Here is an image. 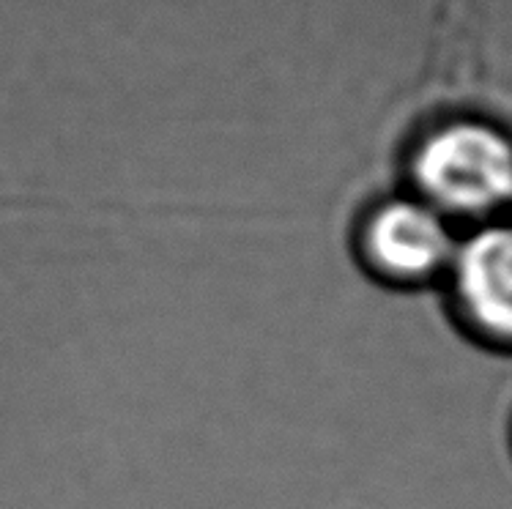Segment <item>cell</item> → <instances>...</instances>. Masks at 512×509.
I'll return each instance as SVG.
<instances>
[{"instance_id":"7a4b0ae2","label":"cell","mask_w":512,"mask_h":509,"mask_svg":"<svg viewBox=\"0 0 512 509\" xmlns=\"http://www.w3.org/2000/svg\"><path fill=\"white\" fill-rule=\"evenodd\" d=\"M367 255L378 269L400 277L428 274L450 252V236L436 214L414 203H395L367 225Z\"/></svg>"},{"instance_id":"6da1fadb","label":"cell","mask_w":512,"mask_h":509,"mask_svg":"<svg viewBox=\"0 0 512 509\" xmlns=\"http://www.w3.org/2000/svg\"><path fill=\"white\" fill-rule=\"evenodd\" d=\"M419 184L444 206L482 211L512 195V148L482 126H452L425 143Z\"/></svg>"},{"instance_id":"3957f363","label":"cell","mask_w":512,"mask_h":509,"mask_svg":"<svg viewBox=\"0 0 512 509\" xmlns=\"http://www.w3.org/2000/svg\"><path fill=\"white\" fill-rule=\"evenodd\" d=\"M463 299L485 326L512 334V230H485L463 247L458 260Z\"/></svg>"}]
</instances>
